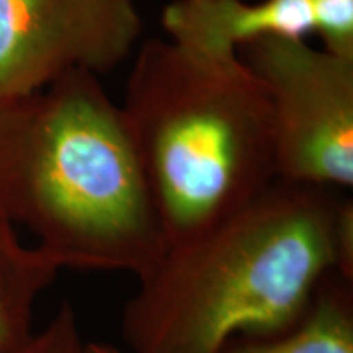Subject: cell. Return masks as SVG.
Listing matches in <instances>:
<instances>
[{
	"instance_id": "cell-1",
	"label": "cell",
	"mask_w": 353,
	"mask_h": 353,
	"mask_svg": "<svg viewBox=\"0 0 353 353\" xmlns=\"http://www.w3.org/2000/svg\"><path fill=\"white\" fill-rule=\"evenodd\" d=\"M330 272L353 281L352 198L276 179L213 231L167 249L123 309V339L131 353H221L236 337H276Z\"/></svg>"
},
{
	"instance_id": "cell-2",
	"label": "cell",
	"mask_w": 353,
	"mask_h": 353,
	"mask_svg": "<svg viewBox=\"0 0 353 353\" xmlns=\"http://www.w3.org/2000/svg\"><path fill=\"white\" fill-rule=\"evenodd\" d=\"M76 70L0 101V214L61 268L132 272L167 252L120 105Z\"/></svg>"
},
{
	"instance_id": "cell-3",
	"label": "cell",
	"mask_w": 353,
	"mask_h": 353,
	"mask_svg": "<svg viewBox=\"0 0 353 353\" xmlns=\"http://www.w3.org/2000/svg\"><path fill=\"white\" fill-rule=\"evenodd\" d=\"M120 108L167 249L213 231L276 180L270 108L241 56L148 39Z\"/></svg>"
},
{
	"instance_id": "cell-4",
	"label": "cell",
	"mask_w": 353,
	"mask_h": 353,
	"mask_svg": "<svg viewBox=\"0 0 353 353\" xmlns=\"http://www.w3.org/2000/svg\"><path fill=\"white\" fill-rule=\"evenodd\" d=\"M242 61L270 108L276 179L352 188L353 59L273 37L247 46Z\"/></svg>"
},
{
	"instance_id": "cell-5",
	"label": "cell",
	"mask_w": 353,
	"mask_h": 353,
	"mask_svg": "<svg viewBox=\"0 0 353 353\" xmlns=\"http://www.w3.org/2000/svg\"><path fill=\"white\" fill-rule=\"evenodd\" d=\"M141 33L139 0H0V101L76 70L108 72Z\"/></svg>"
},
{
	"instance_id": "cell-6",
	"label": "cell",
	"mask_w": 353,
	"mask_h": 353,
	"mask_svg": "<svg viewBox=\"0 0 353 353\" xmlns=\"http://www.w3.org/2000/svg\"><path fill=\"white\" fill-rule=\"evenodd\" d=\"M167 38L213 59H231L265 38L306 39L309 0H174L162 10Z\"/></svg>"
},
{
	"instance_id": "cell-7",
	"label": "cell",
	"mask_w": 353,
	"mask_h": 353,
	"mask_svg": "<svg viewBox=\"0 0 353 353\" xmlns=\"http://www.w3.org/2000/svg\"><path fill=\"white\" fill-rule=\"evenodd\" d=\"M221 353H353L352 280L330 272L293 327L270 339L236 337Z\"/></svg>"
},
{
	"instance_id": "cell-8",
	"label": "cell",
	"mask_w": 353,
	"mask_h": 353,
	"mask_svg": "<svg viewBox=\"0 0 353 353\" xmlns=\"http://www.w3.org/2000/svg\"><path fill=\"white\" fill-rule=\"evenodd\" d=\"M61 265L41 247H26L0 214V353H13L32 339L33 307L52 285Z\"/></svg>"
},
{
	"instance_id": "cell-9",
	"label": "cell",
	"mask_w": 353,
	"mask_h": 353,
	"mask_svg": "<svg viewBox=\"0 0 353 353\" xmlns=\"http://www.w3.org/2000/svg\"><path fill=\"white\" fill-rule=\"evenodd\" d=\"M312 33L332 54L353 59V0H309Z\"/></svg>"
},
{
	"instance_id": "cell-10",
	"label": "cell",
	"mask_w": 353,
	"mask_h": 353,
	"mask_svg": "<svg viewBox=\"0 0 353 353\" xmlns=\"http://www.w3.org/2000/svg\"><path fill=\"white\" fill-rule=\"evenodd\" d=\"M83 345L74 307L63 303L50 324L13 353H82Z\"/></svg>"
},
{
	"instance_id": "cell-11",
	"label": "cell",
	"mask_w": 353,
	"mask_h": 353,
	"mask_svg": "<svg viewBox=\"0 0 353 353\" xmlns=\"http://www.w3.org/2000/svg\"><path fill=\"white\" fill-rule=\"evenodd\" d=\"M82 353H126L120 350V348L113 347V345H107V343H85L83 345V352Z\"/></svg>"
}]
</instances>
